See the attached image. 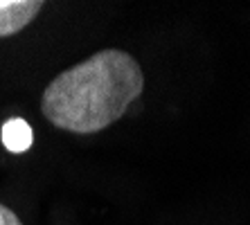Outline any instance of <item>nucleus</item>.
<instances>
[{"mask_svg":"<svg viewBox=\"0 0 250 225\" xmlns=\"http://www.w3.org/2000/svg\"><path fill=\"white\" fill-rule=\"evenodd\" d=\"M0 138H2V144L9 153H25L34 142V131L23 117H12L2 124Z\"/></svg>","mask_w":250,"mask_h":225,"instance_id":"obj_3","label":"nucleus"},{"mask_svg":"<svg viewBox=\"0 0 250 225\" xmlns=\"http://www.w3.org/2000/svg\"><path fill=\"white\" fill-rule=\"evenodd\" d=\"M41 0H0V39L23 32L41 12Z\"/></svg>","mask_w":250,"mask_h":225,"instance_id":"obj_2","label":"nucleus"},{"mask_svg":"<svg viewBox=\"0 0 250 225\" xmlns=\"http://www.w3.org/2000/svg\"><path fill=\"white\" fill-rule=\"evenodd\" d=\"M0 225H23V223L7 205H0Z\"/></svg>","mask_w":250,"mask_h":225,"instance_id":"obj_4","label":"nucleus"},{"mask_svg":"<svg viewBox=\"0 0 250 225\" xmlns=\"http://www.w3.org/2000/svg\"><path fill=\"white\" fill-rule=\"evenodd\" d=\"M145 90V75L124 50H102L47 83L45 120L70 133H99L128 110Z\"/></svg>","mask_w":250,"mask_h":225,"instance_id":"obj_1","label":"nucleus"}]
</instances>
